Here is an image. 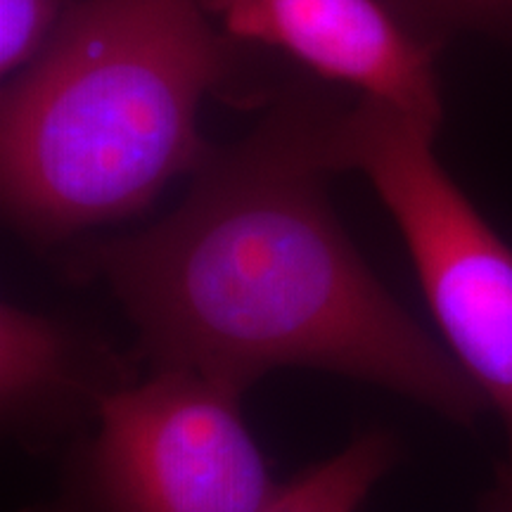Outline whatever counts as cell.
Returning a JSON list of instances; mask_svg holds the SVG:
<instances>
[{"label": "cell", "instance_id": "obj_1", "mask_svg": "<svg viewBox=\"0 0 512 512\" xmlns=\"http://www.w3.org/2000/svg\"><path fill=\"white\" fill-rule=\"evenodd\" d=\"M325 131L278 117L202 171L157 226L79 256L136 328L143 370L185 368L245 394L278 368H313L472 425L489 401L396 302L332 214Z\"/></svg>", "mask_w": 512, "mask_h": 512}, {"label": "cell", "instance_id": "obj_2", "mask_svg": "<svg viewBox=\"0 0 512 512\" xmlns=\"http://www.w3.org/2000/svg\"><path fill=\"white\" fill-rule=\"evenodd\" d=\"M223 53L200 0H88L3 95L8 221L38 242L138 214L200 159Z\"/></svg>", "mask_w": 512, "mask_h": 512}, {"label": "cell", "instance_id": "obj_3", "mask_svg": "<svg viewBox=\"0 0 512 512\" xmlns=\"http://www.w3.org/2000/svg\"><path fill=\"white\" fill-rule=\"evenodd\" d=\"M434 131L366 98L325 131V164L361 171L392 214L448 349L501 415L512 479V247L439 164Z\"/></svg>", "mask_w": 512, "mask_h": 512}, {"label": "cell", "instance_id": "obj_4", "mask_svg": "<svg viewBox=\"0 0 512 512\" xmlns=\"http://www.w3.org/2000/svg\"><path fill=\"white\" fill-rule=\"evenodd\" d=\"M240 403L195 370H143L69 448L57 494L24 512H259L280 484Z\"/></svg>", "mask_w": 512, "mask_h": 512}, {"label": "cell", "instance_id": "obj_5", "mask_svg": "<svg viewBox=\"0 0 512 512\" xmlns=\"http://www.w3.org/2000/svg\"><path fill=\"white\" fill-rule=\"evenodd\" d=\"M230 36L280 48L330 81L439 126L432 57L377 0H200Z\"/></svg>", "mask_w": 512, "mask_h": 512}, {"label": "cell", "instance_id": "obj_6", "mask_svg": "<svg viewBox=\"0 0 512 512\" xmlns=\"http://www.w3.org/2000/svg\"><path fill=\"white\" fill-rule=\"evenodd\" d=\"M143 375L133 354L24 306H0V418L22 451H69L112 394Z\"/></svg>", "mask_w": 512, "mask_h": 512}, {"label": "cell", "instance_id": "obj_7", "mask_svg": "<svg viewBox=\"0 0 512 512\" xmlns=\"http://www.w3.org/2000/svg\"><path fill=\"white\" fill-rule=\"evenodd\" d=\"M394 434H361L335 456L320 460L280 484L259 512H358L375 484L399 460Z\"/></svg>", "mask_w": 512, "mask_h": 512}, {"label": "cell", "instance_id": "obj_8", "mask_svg": "<svg viewBox=\"0 0 512 512\" xmlns=\"http://www.w3.org/2000/svg\"><path fill=\"white\" fill-rule=\"evenodd\" d=\"M57 0H0V72L12 74L43 46Z\"/></svg>", "mask_w": 512, "mask_h": 512}, {"label": "cell", "instance_id": "obj_9", "mask_svg": "<svg viewBox=\"0 0 512 512\" xmlns=\"http://www.w3.org/2000/svg\"><path fill=\"white\" fill-rule=\"evenodd\" d=\"M479 512H512V479L498 472L496 484L482 496Z\"/></svg>", "mask_w": 512, "mask_h": 512}, {"label": "cell", "instance_id": "obj_10", "mask_svg": "<svg viewBox=\"0 0 512 512\" xmlns=\"http://www.w3.org/2000/svg\"><path fill=\"white\" fill-rule=\"evenodd\" d=\"M472 3H501V0H472Z\"/></svg>", "mask_w": 512, "mask_h": 512}]
</instances>
